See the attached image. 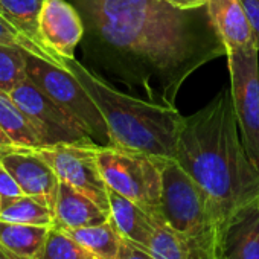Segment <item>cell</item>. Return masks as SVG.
Wrapping results in <instances>:
<instances>
[{
	"mask_svg": "<svg viewBox=\"0 0 259 259\" xmlns=\"http://www.w3.org/2000/svg\"><path fill=\"white\" fill-rule=\"evenodd\" d=\"M84 22V54L145 99L176 107L183 82L227 57L207 7L179 10L162 0H73Z\"/></svg>",
	"mask_w": 259,
	"mask_h": 259,
	"instance_id": "6da1fadb",
	"label": "cell"
},
{
	"mask_svg": "<svg viewBox=\"0 0 259 259\" xmlns=\"http://www.w3.org/2000/svg\"><path fill=\"white\" fill-rule=\"evenodd\" d=\"M174 159L207 192L224 223L259 198V168L241 141L230 90L185 116Z\"/></svg>",
	"mask_w": 259,
	"mask_h": 259,
	"instance_id": "7a4b0ae2",
	"label": "cell"
},
{
	"mask_svg": "<svg viewBox=\"0 0 259 259\" xmlns=\"http://www.w3.org/2000/svg\"><path fill=\"white\" fill-rule=\"evenodd\" d=\"M63 63L98 105L108 130L110 145L156 157L176 156L185 120L176 107L119 92L75 57L64 58Z\"/></svg>",
	"mask_w": 259,
	"mask_h": 259,
	"instance_id": "3957f363",
	"label": "cell"
},
{
	"mask_svg": "<svg viewBox=\"0 0 259 259\" xmlns=\"http://www.w3.org/2000/svg\"><path fill=\"white\" fill-rule=\"evenodd\" d=\"M160 218L177 233L220 256L223 217L207 192L174 157L162 160Z\"/></svg>",
	"mask_w": 259,
	"mask_h": 259,
	"instance_id": "277c9868",
	"label": "cell"
},
{
	"mask_svg": "<svg viewBox=\"0 0 259 259\" xmlns=\"http://www.w3.org/2000/svg\"><path fill=\"white\" fill-rule=\"evenodd\" d=\"M163 159L128 148L96 145V160L107 188L157 217H160Z\"/></svg>",
	"mask_w": 259,
	"mask_h": 259,
	"instance_id": "5b68a950",
	"label": "cell"
},
{
	"mask_svg": "<svg viewBox=\"0 0 259 259\" xmlns=\"http://www.w3.org/2000/svg\"><path fill=\"white\" fill-rule=\"evenodd\" d=\"M26 73L54 102L67 111L98 145H110L105 120L82 84L66 67L26 54Z\"/></svg>",
	"mask_w": 259,
	"mask_h": 259,
	"instance_id": "8992f818",
	"label": "cell"
},
{
	"mask_svg": "<svg viewBox=\"0 0 259 259\" xmlns=\"http://www.w3.org/2000/svg\"><path fill=\"white\" fill-rule=\"evenodd\" d=\"M230 93L244 148L259 168V49L227 54Z\"/></svg>",
	"mask_w": 259,
	"mask_h": 259,
	"instance_id": "52a82bcc",
	"label": "cell"
},
{
	"mask_svg": "<svg viewBox=\"0 0 259 259\" xmlns=\"http://www.w3.org/2000/svg\"><path fill=\"white\" fill-rule=\"evenodd\" d=\"M96 145L95 142L57 144L34 150L49 163L60 182L70 185L110 212L108 188L99 171Z\"/></svg>",
	"mask_w": 259,
	"mask_h": 259,
	"instance_id": "ba28073f",
	"label": "cell"
},
{
	"mask_svg": "<svg viewBox=\"0 0 259 259\" xmlns=\"http://www.w3.org/2000/svg\"><path fill=\"white\" fill-rule=\"evenodd\" d=\"M10 96L32 122L43 147L93 142L85 130L29 78L20 82Z\"/></svg>",
	"mask_w": 259,
	"mask_h": 259,
	"instance_id": "9c48e42d",
	"label": "cell"
},
{
	"mask_svg": "<svg viewBox=\"0 0 259 259\" xmlns=\"http://www.w3.org/2000/svg\"><path fill=\"white\" fill-rule=\"evenodd\" d=\"M0 162L13 174L25 195L34 197L55 210L60 179L34 148L16 145L0 148Z\"/></svg>",
	"mask_w": 259,
	"mask_h": 259,
	"instance_id": "30bf717a",
	"label": "cell"
},
{
	"mask_svg": "<svg viewBox=\"0 0 259 259\" xmlns=\"http://www.w3.org/2000/svg\"><path fill=\"white\" fill-rule=\"evenodd\" d=\"M38 32L41 45L63 63L64 58L75 57V49L84 38V22L76 7L67 0H45Z\"/></svg>",
	"mask_w": 259,
	"mask_h": 259,
	"instance_id": "8fae6325",
	"label": "cell"
},
{
	"mask_svg": "<svg viewBox=\"0 0 259 259\" xmlns=\"http://www.w3.org/2000/svg\"><path fill=\"white\" fill-rule=\"evenodd\" d=\"M220 259H259V198L238 209L224 223Z\"/></svg>",
	"mask_w": 259,
	"mask_h": 259,
	"instance_id": "7c38bea8",
	"label": "cell"
},
{
	"mask_svg": "<svg viewBox=\"0 0 259 259\" xmlns=\"http://www.w3.org/2000/svg\"><path fill=\"white\" fill-rule=\"evenodd\" d=\"M206 7L210 22L224 43L227 54L256 46L241 0H207Z\"/></svg>",
	"mask_w": 259,
	"mask_h": 259,
	"instance_id": "4fadbf2b",
	"label": "cell"
},
{
	"mask_svg": "<svg viewBox=\"0 0 259 259\" xmlns=\"http://www.w3.org/2000/svg\"><path fill=\"white\" fill-rule=\"evenodd\" d=\"M110 220L123 239L144 250L148 248L156 223L160 217L108 189Z\"/></svg>",
	"mask_w": 259,
	"mask_h": 259,
	"instance_id": "5bb4252c",
	"label": "cell"
},
{
	"mask_svg": "<svg viewBox=\"0 0 259 259\" xmlns=\"http://www.w3.org/2000/svg\"><path fill=\"white\" fill-rule=\"evenodd\" d=\"M55 226L78 229L96 226L110 220V212L96 204L92 198L76 191L70 185L60 182L55 203Z\"/></svg>",
	"mask_w": 259,
	"mask_h": 259,
	"instance_id": "9a60e30c",
	"label": "cell"
},
{
	"mask_svg": "<svg viewBox=\"0 0 259 259\" xmlns=\"http://www.w3.org/2000/svg\"><path fill=\"white\" fill-rule=\"evenodd\" d=\"M147 251L154 259H220L215 251L172 230L162 218L156 223Z\"/></svg>",
	"mask_w": 259,
	"mask_h": 259,
	"instance_id": "2e32d148",
	"label": "cell"
},
{
	"mask_svg": "<svg viewBox=\"0 0 259 259\" xmlns=\"http://www.w3.org/2000/svg\"><path fill=\"white\" fill-rule=\"evenodd\" d=\"M0 128L8 135L16 147H43L41 138L34 128L32 122L14 102V99L5 92H0Z\"/></svg>",
	"mask_w": 259,
	"mask_h": 259,
	"instance_id": "e0dca14e",
	"label": "cell"
},
{
	"mask_svg": "<svg viewBox=\"0 0 259 259\" xmlns=\"http://www.w3.org/2000/svg\"><path fill=\"white\" fill-rule=\"evenodd\" d=\"M58 227V226H55ZM66 235L73 238L76 242L89 248L90 251L96 253L102 259H117L120 247H122V236L108 220L107 223L96 224V226H87V227H78V229H66L58 227Z\"/></svg>",
	"mask_w": 259,
	"mask_h": 259,
	"instance_id": "ac0fdd59",
	"label": "cell"
},
{
	"mask_svg": "<svg viewBox=\"0 0 259 259\" xmlns=\"http://www.w3.org/2000/svg\"><path fill=\"white\" fill-rule=\"evenodd\" d=\"M49 230L51 227L48 226L20 224L0 220V244L20 256L35 259L46 242Z\"/></svg>",
	"mask_w": 259,
	"mask_h": 259,
	"instance_id": "d6986e66",
	"label": "cell"
},
{
	"mask_svg": "<svg viewBox=\"0 0 259 259\" xmlns=\"http://www.w3.org/2000/svg\"><path fill=\"white\" fill-rule=\"evenodd\" d=\"M43 5L45 0H0V14L20 34L32 40L40 48L46 49L41 45L38 32V20Z\"/></svg>",
	"mask_w": 259,
	"mask_h": 259,
	"instance_id": "ffe728a7",
	"label": "cell"
},
{
	"mask_svg": "<svg viewBox=\"0 0 259 259\" xmlns=\"http://www.w3.org/2000/svg\"><path fill=\"white\" fill-rule=\"evenodd\" d=\"M0 220L32 226H55L54 210L29 195L19 197L4 207H0Z\"/></svg>",
	"mask_w": 259,
	"mask_h": 259,
	"instance_id": "44dd1931",
	"label": "cell"
},
{
	"mask_svg": "<svg viewBox=\"0 0 259 259\" xmlns=\"http://www.w3.org/2000/svg\"><path fill=\"white\" fill-rule=\"evenodd\" d=\"M35 259H102L96 253L90 251L73 238L66 235L58 227H51L45 245L35 256Z\"/></svg>",
	"mask_w": 259,
	"mask_h": 259,
	"instance_id": "7402d4cb",
	"label": "cell"
},
{
	"mask_svg": "<svg viewBox=\"0 0 259 259\" xmlns=\"http://www.w3.org/2000/svg\"><path fill=\"white\" fill-rule=\"evenodd\" d=\"M26 54L22 49L0 45V92L10 95L28 78Z\"/></svg>",
	"mask_w": 259,
	"mask_h": 259,
	"instance_id": "603a6c76",
	"label": "cell"
},
{
	"mask_svg": "<svg viewBox=\"0 0 259 259\" xmlns=\"http://www.w3.org/2000/svg\"><path fill=\"white\" fill-rule=\"evenodd\" d=\"M0 45L11 46V48H16V49H22V51H25L28 54H32L35 57H40V58L49 61V63H54L57 66L64 67V64L60 60H57L52 54H49L46 49L40 48L32 40H29L28 37L20 34L2 14H0Z\"/></svg>",
	"mask_w": 259,
	"mask_h": 259,
	"instance_id": "cb8c5ba5",
	"label": "cell"
},
{
	"mask_svg": "<svg viewBox=\"0 0 259 259\" xmlns=\"http://www.w3.org/2000/svg\"><path fill=\"white\" fill-rule=\"evenodd\" d=\"M23 191L13 177V174L0 162V207H4L10 201L23 197Z\"/></svg>",
	"mask_w": 259,
	"mask_h": 259,
	"instance_id": "d4e9b609",
	"label": "cell"
},
{
	"mask_svg": "<svg viewBox=\"0 0 259 259\" xmlns=\"http://www.w3.org/2000/svg\"><path fill=\"white\" fill-rule=\"evenodd\" d=\"M241 4L245 10L247 19L250 22L256 46L259 49V0H241Z\"/></svg>",
	"mask_w": 259,
	"mask_h": 259,
	"instance_id": "484cf974",
	"label": "cell"
},
{
	"mask_svg": "<svg viewBox=\"0 0 259 259\" xmlns=\"http://www.w3.org/2000/svg\"><path fill=\"white\" fill-rule=\"evenodd\" d=\"M117 259H154V257L147 250L128 242L126 239H122V247Z\"/></svg>",
	"mask_w": 259,
	"mask_h": 259,
	"instance_id": "4316f807",
	"label": "cell"
},
{
	"mask_svg": "<svg viewBox=\"0 0 259 259\" xmlns=\"http://www.w3.org/2000/svg\"><path fill=\"white\" fill-rule=\"evenodd\" d=\"M162 2L179 10H195L204 7L207 4V0H162Z\"/></svg>",
	"mask_w": 259,
	"mask_h": 259,
	"instance_id": "83f0119b",
	"label": "cell"
},
{
	"mask_svg": "<svg viewBox=\"0 0 259 259\" xmlns=\"http://www.w3.org/2000/svg\"><path fill=\"white\" fill-rule=\"evenodd\" d=\"M0 259H29V257H25V256H20L11 250H8L7 247H4L0 244Z\"/></svg>",
	"mask_w": 259,
	"mask_h": 259,
	"instance_id": "f1b7e54d",
	"label": "cell"
},
{
	"mask_svg": "<svg viewBox=\"0 0 259 259\" xmlns=\"http://www.w3.org/2000/svg\"><path fill=\"white\" fill-rule=\"evenodd\" d=\"M13 141L8 138V135L0 128V148H7V147H13Z\"/></svg>",
	"mask_w": 259,
	"mask_h": 259,
	"instance_id": "f546056e",
	"label": "cell"
}]
</instances>
